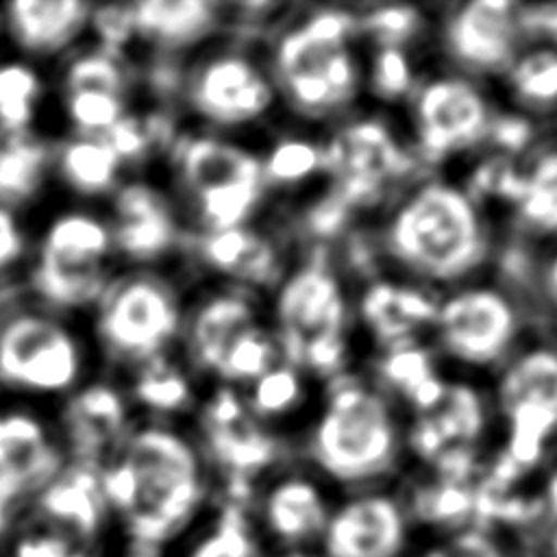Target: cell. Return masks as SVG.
Instances as JSON below:
<instances>
[{"mask_svg":"<svg viewBox=\"0 0 557 557\" xmlns=\"http://www.w3.org/2000/svg\"><path fill=\"white\" fill-rule=\"evenodd\" d=\"M202 426L207 444L228 472L233 487H242L276 457L274 440L246 413L242 400L228 387L215 392L207 403Z\"/></svg>","mask_w":557,"mask_h":557,"instance_id":"obj_15","label":"cell"},{"mask_svg":"<svg viewBox=\"0 0 557 557\" xmlns=\"http://www.w3.org/2000/svg\"><path fill=\"white\" fill-rule=\"evenodd\" d=\"M272 342L257 324L239 335L218 366V374L228 381H257L272 366Z\"/></svg>","mask_w":557,"mask_h":557,"instance_id":"obj_37","label":"cell"},{"mask_svg":"<svg viewBox=\"0 0 557 557\" xmlns=\"http://www.w3.org/2000/svg\"><path fill=\"white\" fill-rule=\"evenodd\" d=\"M289 557H307V555H289Z\"/></svg>","mask_w":557,"mask_h":557,"instance_id":"obj_57","label":"cell"},{"mask_svg":"<svg viewBox=\"0 0 557 557\" xmlns=\"http://www.w3.org/2000/svg\"><path fill=\"white\" fill-rule=\"evenodd\" d=\"M422 24V15L413 7H381L372 11L363 26L381 44V48H400Z\"/></svg>","mask_w":557,"mask_h":557,"instance_id":"obj_44","label":"cell"},{"mask_svg":"<svg viewBox=\"0 0 557 557\" xmlns=\"http://www.w3.org/2000/svg\"><path fill=\"white\" fill-rule=\"evenodd\" d=\"M322 170V148L305 139L278 141L263 165V178L278 185H292L309 178L313 172Z\"/></svg>","mask_w":557,"mask_h":557,"instance_id":"obj_39","label":"cell"},{"mask_svg":"<svg viewBox=\"0 0 557 557\" xmlns=\"http://www.w3.org/2000/svg\"><path fill=\"white\" fill-rule=\"evenodd\" d=\"M174 239V220L163 196L144 183L126 185L115 198L113 242L137 261L163 255Z\"/></svg>","mask_w":557,"mask_h":557,"instance_id":"obj_18","label":"cell"},{"mask_svg":"<svg viewBox=\"0 0 557 557\" xmlns=\"http://www.w3.org/2000/svg\"><path fill=\"white\" fill-rule=\"evenodd\" d=\"M420 157L442 163L490 133L492 111L483 91L461 76H437L422 85L413 107Z\"/></svg>","mask_w":557,"mask_h":557,"instance_id":"obj_11","label":"cell"},{"mask_svg":"<svg viewBox=\"0 0 557 557\" xmlns=\"http://www.w3.org/2000/svg\"><path fill=\"white\" fill-rule=\"evenodd\" d=\"M135 30L163 46H187L215 24V4L205 0H146L133 4Z\"/></svg>","mask_w":557,"mask_h":557,"instance_id":"obj_26","label":"cell"},{"mask_svg":"<svg viewBox=\"0 0 557 557\" xmlns=\"http://www.w3.org/2000/svg\"><path fill=\"white\" fill-rule=\"evenodd\" d=\"M409 168L411 157L379 120L355 122L322 148V170L333 176L331 189L350 209L376 202L387 183Z\"/></svg>","mask_w":557,"mask_h":557,"instance_id":"obj_9","label":"cell"},{"mask_svg":"<svg viewBox=\"0 0 557 557\" xmlns=\"http://www.w3.org/2000/svg\"><path fill=\"white\" fill-rule=\"evenodd\" d=\"M124 403L107 385L78 392L65 409V426L76 453L91 457L113 444L124 429Z\"/></svg>","mask_w":557,"mask_h":557,"instance_id":"obj_24","label":"cell"},{"mask_svg":"<svg viewBox=\"0 0 557 557\" xmlns=\"http://www.w3.org/2000/svg\"><path fill=\"white\" fill-rule=\"evenodd\" d=\"M546 285H548V294L550 298L557 302V252L553 255V259L548 261V270H546Z\"/></svg>","mask_w":557,"mask_h":557,"instance_id":"obj_53","label":"cell"},{"mask_svg":"<svg viewBox=\"0 0 557 557\" xmlns=\"http://www.w3.org/2000/svg\"><path fill=\"white\" fill-rule=\"evenodd\" d=\"M487 137L498 146L503 157H511L533 141V122L520 113L492 115Z\"/></svg>","mask_w":557,"mask_h":557,"instance_id":"obj_47","label":"cell"},{"mask_svg":"<svg viewBox=\"0 0 557 557\" xmlns=\"http://www.w3.org/2000/svg\"><path fill=\"white\" fill-rule=\"evenodd\" d=\"M41 81L33 67L20 61L0 63V133L20 137L33 122Z\"/></svg>","mask_w":557,"mask_h":557,"instance_id":"obj_34","label":"cell"},{"mask_svg":"<svg viewBox=\"0 0 557 557\" xmlns=\"http://www.w3.org/2000/svg\"><path fill=\"white\" fill-rule=\"evenodd\" d=\"M435 326L440 344L450 357L483 368L500 361L516 344L520 315L505 292L476 285L440 305Z\"/></svg>","mask_w":557,"mask_h":557,"instance_id":"obj_10","label":"cell"},{"mask_svg":"<svg viewBox=\"0 0 557 557\" xmlns=\"http://www.w3.org/2000/svg\"><path fill=\"white\" fill-rule=\"evenodd\" d=\"M67 113L85 133H107L122 115V96L107 91H67Z\"/></svg>","mask_w":557,"mask_h":557,"instance_id":"obj_42","label":"cell"},{"mask_svg":"<svg viewBox=\"0 0 557 557\" xmlns=\"http://www.w3.org/2000/svg\"><path fill=\"white\" fill-rule=\"evenodd\" d=\"M424 557H448V553L444 550V548H435V550H431V553H426Z\"/></svg>","mask_w":557,"mask_h":557,"instance_id":"obj_56","label":"cell"},{"mask_svg":"<svg viewBox=\"0 0 557 557\" xmlns=\"http://www.w3.org/2000/svg\"><path fill=\"white\" fill-rule=\"evenodd\" d=\"M513 211L533 233H557V148L535 157L522 170V187Z\"/></svg>","mask_w":557,"mask_h":557,"instance_id":"obj_31","label":"cell"},{"mask_svg":"<svg viewBox=\"0 0 557 557\" xmlns=\"http://www.w3.org/2000/svg\"><path fill=\"white\" fill-rule=\"evenodd\" d=\"M107 226L85 213L57 218L46 237L33 270V287L57 307H83L104 292L102 259L109 252Z\"/></svg>","mask_w":557,"mask_h":557,"instance_id":"obj_7","label":"cell"},{"mask_svg":"<svg viewBox=\"0 0 557 557\" xmlns=\"http://www.w3.org/2000/svg\"><path fill=\"white\" fill-rule=\"evenodd\" d=\"M392 255L429 281H457L483 263L487 239L472 196L450 183L422 185L389 222Z\"/></svg>","mask_w":557,"mask_h":557,"instance_id":"obj_2","label":"cell"},{"mask_svg":"<svg viewBox=\"0 0 557 557\" xmlns=\"http://www.w3.org/2000/svg\"><path fill=\"white\" fill-rule=\"evenodd\" d=\"M135 396L150 409L174 411L189 400V383L172 363L152 357L135 383Z\"/></svg>","mask_w":557,"mask_h":557,"instance_id":"obj_36","label":"cell"},{"mask_svg":"<svg viewBox=\"0 0 557 557\" xmlns=\"http://www.w3.org/2000/svg\"><path fill=\"white\" fill-rule=\"evenodd\" d=\"M94 28L102 41V46L107 48L104 52H115L117 48H122L135 30V11L131 4L124 7H100L94 11Z\"/></svg>","mask_w":557,"mask_h":557,"instance_id":"obj_46","label":"cell"},{"mask_svg":"<svg viewBox=\"0 0 557 557\" xmlns=\"http://www.w3.org/2000/svg\"><path fill=\"white\" fill-rule=\"evenodd\" d=\"M137 557H148V555H137Z\"/></svg>","mask_w":557,"mask_h":557,"instance_id":"obj_58","label":"cell"},{"mask_svg":"<svg viewBox=\"0 0 557 557\" xmlns=\"http://www.w3.org/2000/svg\"><path fill=\"white\" fill-rule=\"evenodd\" d=\"M100 481L104 498L124 516L131 535L144 546L170 537L202 494L194 450L163 429L135 433Z\"/></svg>","mask_w":557,"mask_h":557,"instance_id":"obj_1","label":"cell"},{"mask_svg":"<svg viewBox=\"0 0 557 557\" xmlns=\"http://www.w3.org/2000/svg\"><path fill=\"white\" fill-rule=\"evenodd\" d=\"M120 157L104 139H76L61 152V174L81 194H100L115 181Z\"/></svg>","mask_w":557,"mask_h":557,"instance_id":"obj_33","label":"cell"},{"mask_svg":"<svg viewBox=\"0 0 557 557\" xmlns=\"http://www.w3.org/2000/svg\"><path fill=\"white\" fill-rule=\"evenodd\" d=\"M200 255L218 272L248 283H270L278 272L274 246L244 226L211 231L200 242Z\"/></svg>","mask_w":557,"mask_h":557,"instance_id":"obj_22","label":"cell"},{"mask_svg":"<svg viewBox=\"0 0 557 557\" xmlns=\"http://www.w3.org/2000/svg\"><path fill=\"white\" fill-rule=\"evenodd\" d=\"M89 20V7L76 0H17L4 9L15 44L33 54H50L67 46Z\"/></svg>","mask_w":557,"mask_h":557,"instance_id":"obj_19","label":"cell"},{"mask_svg":"<svg viewBox=\"0 0 557 557\" xmlns=\"http://www.w3.org/2000/svg\"><path fill=\"white\" fill-rule=\"evenodd\" d=\"M11 503H13V500H9L7 496H2V494H0V533H2V529L7 527V520H9V507H11Z\"/></svg>","mask_w":557,"mask_h":557,"instance_id":"obj_54","label":"cell"},{"mask_svg":"<svg viewBox=\"0 0 557 557\" xmlns=\"http://www.w3.org/2000/svg\"><path fill=\"white\" fill-rule=\"evenodd\" d=\"M444 550L448 557H509L503 544L481 527L459 529Z\"/></svg>","mask_w":557,"mask_h":557,"instance_id":"obj_49","label":"cell"},{"mask_svg":"<svg viewBox=\"0 0 557 557\" xmlns=\"http://www.w3.org/2000/svg\"><path fill=\"white\" fill-rule=\"evenodd\" d=\"M189 557H255V542L246 516L237 503H228L213 531L194 548Z\"/></svg>","mask_w":557,"mask_h":557,"instance_id":"obj_38","label":"cell"},{"mask_svg":"<svg viewBox=\"0 0 557 557\" xmlns=\"http://www.w3.org/2000/svg\"><path fill=\"white\" fill-rule=\"evenodd\" d=\"M485 426L483 400L474 387L463 383H448L442 400L422 413L411 433V450L424 461H435L453 446H472Z\"/></svg>","mask_w":557,"mask_h":557,"instance_id":"obj_17","label":"cell"},{"mask_svg":"<svg viewBox=\"0 0 557 557\" xmlns=\"http://www.w3.org/2000/svg\"><path fill=\"white\" fill-rule=\"evenodd\" d=\"M437 305L420 289L379 281L370 285L361 298V318L370 333L396 348L409 344L418 329L435 322Z\"/></svg>","mask_w":557,"mask_h":557,"instance_id":"obj_20","label":"cell"},{"mask_svg":"<svg viewBox=\"0 0 557 557\" xmlns=\"http://www.w3.org/2000/svg\"><path fill=\"white\" fill-rule=\"evenodd\" d=\"M255 326V311L242 296H218L211 298L196 315L191 326V348L196 359L218 370L222 357L233 342Z\"/></svg>","mask_w":557,"mask_h":557,"instance_id":"obj_27","label":"cell"},{"mask_svg":"<svg viewBox=\"0 0 557 557\" xmlns=\"http://www.w3.org/2000/svg\"><path fill=\"white\" fill-rule=\"evenodd\" d=\"M300 398V381L292 366L270 368L255 381L252 407L261 416H276L294 407Z\"/></svg>","mask_w":557,"mask_h":557,"instance_id":"obj_43","label":"cell"},{"mask_svg":"<svg viewBox=\"0 0 557 557\" xmlns=\"http://www.w3.org/2000/svg\"><path fill=\"white\" fill-rule=\"evenodd\" d=\"M24 252V235L15 220V215L9 211V207L0 205V272L11 268Z\"/></svg>","mask_w":557,"mask_h":557,"instance_id":"obj_51","label":"cell"},{"mask_svg":"<svg viewBox=\"0 0 557 557\" xmlns=\"http://www.w3.org/2000/svg\"><path fill=\"white\" fill-rule=\"evenodd\" d=\"M355 20L342 11L311 15L276 50V72L289 102L302 113H326L355 96L357 72L348 52Z\"/></svg>","mask_w":557,"mask_h":557,"instance_id":"obj_4","label":"cell"},{"mask_svg":"<svg viewBox=\"0 0 557 557\" xmlns=\"http://www.w3.org/2000/svg\"><path fill=\"white\" fill-rule=\"evenodd\" d=\"M170 124L165 117H135L122 115L107 133L104 141L115 150L122 159H137L141 157L154 141L168 139Z\"/></svg>","mask_w":557,"mask_h":557,"instance_id":"obj_40","label":"cell"},{"mask_svg":"<svg viewBox=\"0 0 557 557\" xmlns=\"http://www.w3.org/2000/svg\"><path fill=\"white\" fill-rule=\"evenodd\" d=\"M496 398L500 411L533 405L557 413V348L533 346L518 352L500 372Z\"/></svg>","mask_w":557,"mask_h":557,"instance_id":"obj_25","label":"cell"},{"mask_svg":"<svg viewBox=\"0 0 557 557\" xmlns=\"http://www.w3.org/2000/svg\"><path fill=\"white\" fill-rule=\"evenodd\" d=\"M546 509L553 513V518H557V472H553V476L546 483V492L542 494Z\"/></svg>","mask_w":557,"mask_h":557,"instance_id":"obj_52","label":"cell"},{"mask_svg":"<svg viewBox=\"0 0 557 557\" xmlns=\"http://www.w3.org/2000/svg\"><path fill=\"white\" fill-rule=\"evenodd\" d=\"M104 500L100 476L89 466H76L46 483L39 507L48 518L89 537L100 527Z\"/></svg>","mask_w":557,"mask_h":557,"instance_id":"obj_23","label":"cell"},{"mask_svg":"<svg viewBox=\"0 0 557 557\" xmlns=\"http://www.w3.org/2000/svg\"><path fill=\"white\" fill-rule=\"evenodd\" d=\"M405 535L407 524L396 500L361 496L326 522L324 550L329 557H396Z\"/></svg>","mask_w":557,"mask_h":557,"instance_id":"obj_16","label":"cell"},{"mask_svg":"<svg viewBox=\"0 0 557 557\" xmlns=\"http://www.w3.org/2000/svg\"><path fill=\"white\" fill-rule=\"evenodd\" d=\"M81 370L74 337L59 322L17 313L0 324V383L52 394L70 387Z\"/></svg>","mask_w":557,"mask_h":557,"instance_id":"obj_8","label":"cell"},{"mask_svg":"<svg viewBox=\"0 0 557 557\" xmlns=\"http://www.w3.org/2000/svg\"><path fill=\"white\" fill-rule=\"evenodd\" d=\"M516 107L533 113L557 109V44L520 50L505 70Z\"/></svg>","mask_w":557,"mask_h":557,"instance_id":"obj_29","label":"cell"},{"mask_svg":"<svg viewBox=\"0 0 557 557\" xmlns=\"http://www.w3.org/2000/svg\"><path fill=\"white\" fill-rule=\"evenodd\" d=\"M278 339L292 366L318 374L335 372L346 352V305L337 278L313 259L281 289L276 300Z\"/></svg>","mask_w":557,"mask_h":557,"instance_id":"obj_5","label":"cell"},{"mask_svg":"<svg viewBox=\"0 0 557 557\" xmlns=\"http://www.w3.org/2000/svg\"><path fill=\"white\" fill-rule=\"evenodd\" d=\"M13 557H85V555L63 537L28 535L17 542Z\"/></svg>","mask_w":557,"mask_h":557,"instance_id":"obj_50","label":"cell"},{"mask_svg":"<svg viewBox=\"0 0 557 557\" xmlns=\"http://www.w3.org/2000/svg\"><path fill=\"white\" fill-rule=\"evenodd\" d=\"M65 87L67 91H107L122 96L124 76L109 52H89L67 67Z\"/></svg>","mask_w":557,"mask_h":557,"instance_id":"obj_41","label":"cell"},{"mask_svg":"<svg viewBox=\"0 0 557 557\" xmlns=\"http://www.w3.org/2000/svg\"><path fill=\"white\" fill-rule=\"evenodd\" d=\"M313 457L339 481L383 474L396 457V431L383 398L357 379H337L313 431Z\"/></svg>","mask_w":557,"mask_h":557,"instance_id":"obj_3","label":"cell"},{"mask_svg":"<svg viewBox=\"0 0 557 557\" xmlns=\"http://www.w3.org/2000/svg\"><path fill=\"white\" fill-rule=\"evenodd\" d=\"M59 468V457L48 444L41 424L26 413H0V476L22 492L48 483Z\"/></svg>","mask_w":557,"mask_h":557,"instance_id":"obj_21","label":"cell"},{"mask_svg":"<svg viewBox=\"0 0 557 557\" xmlns=\"http://www.w3.org/2000/svg\"><path fill=\"white\" fill-rule=\"evenodd\" d=\"M411 63L400 48H381L372 63V89L385 98L396 100L411 87Z\"/></svg>","mask_w":557,"mask_h":557,"instance_id":"obj_45","label":"cell"},{"mask_svg":"<svg viewBox=\"0 0 557 557\" xmlns=\"http://www.w3.org/2000/svg\"><path fill=\"white\" fill-rule=\"evenodd\" d=\"M265 513L270 529L287 542L311 537L329 522L320 492L302 479H289L276 485L268 496Z\"/></svg>","mask_w":557,"mask_h":557,"instance_id":"obj_28","label":"cell"},{"mask_svg":"<svg viewBox=\"0 0 557 557\" xmlns=\"http://www.w3.org/2000/svg\"><path fill=\"white\" fill-rule=\"evenodd\" d=\"M178 165L211 231L242 226L261 196L263 165L244 148L196 137L181 146Z\"/></svg>","mask_w":557,"mask_h":557,"instance_id":"obj_6","label":"cell"},{"mask_svg":"<svg viewBox=\"0 0 557 557\" xmlns=\"http://www.w3.org/2000/svg\"><path fill=\"white\" fill-rule=\"evenodd\" d=\"M350 207L331 189L324 198H320L307 213V228L318 237L337 235L350 215Z\"/></svg>","mask_w":557,"mask_h":557,"instance_id":"obj_48","label":"cell"},{"mask_svg":"<svg viewBox=\"0 0 557 557\" xmlns=\"http://www.w3.org/2000/svg\"><path fill=\"white\" fill-rule=\"evenodd\" d=\"M191 102L215 124H246L270 109L272 87L255 63L224 54L202 65L191 83Z\"/></svg>","mask_w":557,"mask_h":557,"instance_id":"obj_14","label":"cell"},{"mask_svg":"<svg viewBox=\"0 0 557 557\" xmlns=\"http://www.w3.org/2000/svg\"><path fill=\"white\" fill-rule=\"evenodd\" d=\"M387 385L400 392L420 413L431 411L446 392V381L435 374L431 355L413 344L389 348L379 363Z\"/></svg>","mask_w":557,"mask_h":557,"instance_id":"obj_30","label":"cell"},{"mask_svg":"<svg viewBox=\"0 0 557 557\" xmlns=\"http://www.w3.org/2000/svg\"><path fill=\"white\" fill-rule=\"evenodd\" d=\"M520 7L507 0H474L446 22V52L474 74H505L518 54Z\"/></svg>","mask_w":557,"mask_h":557,"instance_id":"obj_13","label":"cell"},{"mask_svg":"<svg viewBox=\"0 0 557 557\" xmlns=\"http://www.w3.org/2000/svg\"><path fill=\"white\" fill-rule=\"evenodd\" d=\"M178 329V305L165 285L131 278L111 289L98 315L102 342L122 357L146 359L172 339Z\"/></svg>","mask_w":557,"mask_h":557,"instance_id":"obj_12","label":"cell"},{"mask_svg":"<svg viewBox=\"0 0 557 557\" xmlns=\"http://www.w3.org/2000/svg\"><path fill=\"white\" fill-rule=\"evenodd\" d=\"M472 485L448 483L437 479L435 483L418 487L411 496L413 516L435 527H453V529L472 527V518H474Z\"/></svg>","mask_w":557,"mask_h":557,"instance_id":"obj_35","label":"cell"},{"mask_svg":"<svg viewBox=\"0 0 557 557\" xmlns=\"http://www.w3.org/2000/svg\"><path fill=\"white\" fill-rule=\"evenodd\" d=\"M48 150L26 135L9 137L0 146V205H13L30 198L44 178Z\"/></svg>","mask_w":557,"mask_h":557,"instance_id":"obj_32","label":"cell"},{"mask_svg":"<svg viewBox=\"0 0 557 557\" xmlns=\"http://www.w3.org/2000/svg\"><path fill=\"white\" fill-rule=\"evenodd\" d=\"M548 557H557V518H555L550 535H548Z\"/></svg>","mask_w":557,"mask_h":557,"instance_id":"obj_55","label":"cell"}]
</instances>
